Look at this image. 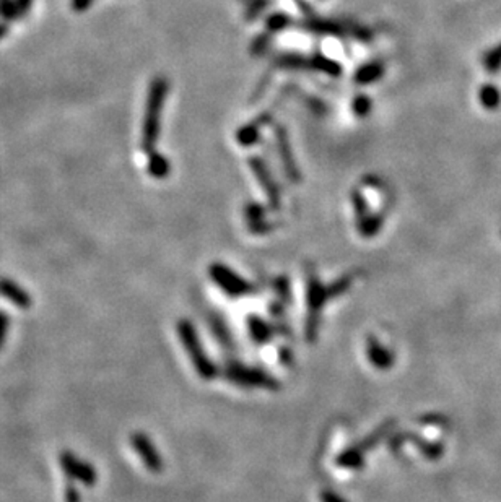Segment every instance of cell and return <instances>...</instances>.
<instances>
[{
  "mask_svg": "<svg viewBox=\"0 0 501 502\" xmlns=\"http://www.w3.org/2000/svg\"><path fill=\"white\" fill-rule=\"evenodd\" d=\"M64 497H65V502H80L82 501V497H80V494H78L77 488L73 486L72 483L65 486Z\"/></svg>",
  "mask_w": 501,
  "mask_h": 502,
  "instance_id": "cell-12",
  "label": "cell"
},
{
  "mask_svg": "<svg viewBox=\"0 0 501 502\" xmlns=\"http://www.w3.org/2000/svg\"><path fill=\"white\" fill-rule=\"evenodd\" d=\"M5 33H7V25H0V38L5 36Z\"/></svg>",
  "mask_w": 501,
  "mask_h": 502,
  "instance_id": "cell-14",
  "label": "cell"
},
{
  "mask_svg": "<svg viewBox=\"0 0 501 502\" xmlns=\"http://www.w3.org/2000/svg\"><path fill=\"white\" fill-rule=\"evenodd\" d=\"M0 296L12 302L20 309H30L33 306V298L23 286H20L15 280L0 276Z\"/></svg>",
  "mask_w": 501,
  "mask_h": 502,
  "instance_id": "cell-3",
  "label": "cell"
},
{
  "mask_svg": "<svg viewBox=\"0 0 501 502\" xmlns=\"http://www.w3.org/2000/svg\"><path fill=\"white\" fill-rule=\"evenodd\" d=\"M478 98H480V103H482L483 108H487V109L498 108L500 103H501L500 90L495 85H491V83L482 86L480 93H478Z\"/></svg>",
  "mask_w": 501,
  "mask_h": 502,
  "instance_id": "cell-6",
  "label": "cell"
},
{
  "mask_svg": "<svg viewBox=\"0 0 501 502\" xmlns=\"http://www.w3.org/2000/svg\"><path fill=\"white\" fill-rule=\"evenodd\" d=\"M483 67L489 72H498L501 69V46L495 47L483 56Z\"/></svg>",
  "mask_w": 501,
  "mask_h": 502,
  "instance_id": "cell-9",
  "label": "cell"
},
{
  "mask_svg": "<svg viewBox=\"0 0 501 502\" xmlns=\"http://www.w3.org/2000/svg\"><path fill=\"white\" fill-rule=\"evenodd\" d=\"M32 5V0H5L0 5V13L8 20L21 16Z\"/></svg>",
  "mask_w": 501,
  "mask_h": 502,
  "instance_id": "cell-5",
  "label": "cell"
},
{
  "mask_svg": "<svg viewBox=\"0 0 501 502\" xmlns=\"http://www.w3.org/2000/svg\"><path fill=\"white\" fill-rule=\"evenodd\" d=\"M93 3V0H72V7L75 12H85Z\"/></svg>",
  "mask_w": 501,
  "mask_h": 502,
  "instance_id": "cell-13",
  "label": "cell"
},
{
  "mask_svg": "<svg viewBox=\"0 0 501 502\" xmlns=\"http://www.w3.org/2000/svg\"><path fill=\"white\" fill-rule=\"evenodd\" d=\"M130 444H132V447L135 449V452H137L139 455L142 457L143 464L147 465V468H150L153 471L160 470V466H161L160 457L156 455L155 449H153L150 440L145 438L143 434H139V433L132 434L130 435Z\"/></svg>",
  "mask_w": 501,
  "mask_h": 502,
  "instance_id": "cell-4",
  "label": "cell"
},
{
  "mask_svg": "<svg viewBox=\"0 0 501 502\" xmlns=\"http://www.w3.org/2000/svg\"><path fill=\"white\" fill-rule=\"evenodd\" d=\"M60 466H62L64 473L67 475L70 479L78 481L85 486H95L98 483V471L91 466L88 462L78 459L75 453L70 451H64L59 457Z\"/></svg>",
  "mask_w": 501,
  "mask_h": 502,
  "instance_id": "cell-2",
  "label": "cell"
},
{
  "mask_svg": "<svg viewBox=\"0 0 501 502\" xmlns=\"http://www.w3.org/2000/svg\"><path fill=\"white\" fill-rule=\"evenodd\" d=\"M8 328H10V315L7 312L0 311V350H2L7 342Z\"/></svg>",
  "mask_w": 501,
  "mask_h": 502,
  "instance_id": "cell-10",
  "label": "cell"
},
{
  "mask_svg": "<svg viewBox=\"0 0 501 502\" xmlns=\"http://www.w3.org/2000/svg\"><path fill=\"white\" fill-rule=\"evenodd\" d=\"M382 72V67L380 64H370V65H364L363 69H360V72L355 77V80L360 83H370L375 82L377 77H380Z\"/></svg>",
  "mask_w": 501,
  "mask_h": 502,
  "instance_id": "cell-8",
  "label": "cell"
},
{
  "mask_svg": "<svg viewBox=\"0 0 501 502\" xmlns=\"http://www.w3.org/2000/svg\"><path fill=\"white\" fill-rule=\"evenodd\" d=\"M166 95H168V82L161 77L155 78L150 85V91H148L142 126V147L147 152V155L153 153L158 135H160V119L161 112H163Z\"/></svg>",
  "mask_w": 501,
  "mask_h": 502,
  "instance_id": "cell-1",
  "label": "cell"
},
{
  "mask_svg": "<svg viewBox=\"0 0 501 502\" xmlns=\"http://www.w3.org/2000/svg\"><path fill=\"white\" fill-rule=\"evenodd\" d=\"M355 111H357V114H360V116H364V114L368 112V109L371 108V103L368 101V98H364V96H360V98L355 99Z\"/></svg>",
  "mask_w": 501,
  "mask_h": 502,
  "instance_id": "cell-11",
  "label": "cell"
},
{
  "mask_svg": "<svg viewBox=\"0 0 501 502\" xmlns=\"http://www.w3.org/2000/svg\"><path fill=\"white\" fill-rule=\"evenodd\" d=\"M150 161H148V171H150L152 176L155 178H165L166 174L170 173V163L165 156L156 155L155 152L150 153Z\"/></svg>",
  "mask_w": 501,
  "mask_h": 502,
  "instance_id": "cell-7",
  "label": "cell"
}]
</instances>
